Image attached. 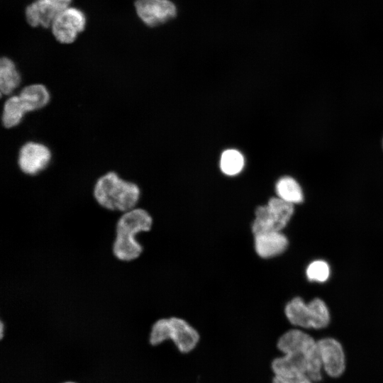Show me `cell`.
I'll return each mask as SVG.
<instances>
[{"mask_svg":"<svg viewBox=\"0 0 383 383\" xmlns=\"http://www.w3.org/2000/svg\"><path fill=\"white\" fill-rule=\"evenodd\" d=\"M277 348L284 355L272 362L274 375H306L312 382L322 379L323 366L317 341L309 334L299 329L289 330L279 338Z\"/></svg>","mask_w":383,"mask_h":383,"instance_id":"1","label":"cell"},{"mask_svg":"<svg viewBox=\"0 0 383 383\" xmlns=\"http://www.w3.org/2000/svg\"><path fill=\"white\" fill-rule=\"evenodd\" d=\"M152 224L151 214L142 207L120 214L116 221L115 238L111 245L115 258L123 262L138 260L142 255L143 246L137 237L149 232Z\"/></svg>","mask_w":383,"mask_h":383,"instance_id":"2","label":"cell"},{"mask_svg":"<svg viewBox=\"0 0 383 383\" xmlns=\"http://www.w3.org/2000/svg\"><path fill=\"white\" fill-rule=\"evenodd\" d=\"M91 195L101 209L121 214L138 207L141 189L135 182L123 178L115 171H109L96 179Z\"/></svg>","mask_w":383,"mask_h":383,"instance_id":"3","label":"cell"},{"mask_svg":"<svg viewBox=\"0 0 383 383\" xmlns=\"http://www.w3.org/2000/svg\"><path fill=\"white\" fill-rule=\"evenodd\" d=\"M167 340H172L181 353H187L198 344L199 335L195 328L182 318H160L152 326L150 343L152 345H157Z\"/></svg>","mask_w":383,"mask_h":383,"instance_id":"4","label":"cell"},{"mask_svg":"<svg viewBox=\"0 0 383 383\" xmlns=\"http://www.w3.org/2000/svg\"><path fill=\"white\" fill-rule=\"evenodd\" d=\"M284 313L293 326L304 328L322 329L330 322L329 310L318 298L308 304L300 297L294 298L286 305Z\"/></svg>","mask_w":383,"mask_h":383,"instance_id":"5","label":"cell"},{"mask_svg":"<svg viewBox=\"0 0 383 383\" xmlns=\"http://www.w3.org/2000/svg\"><path fill=\"white\" fill-rule=\"evenodd\" d=\"M294 213V205L278 197L271 198L267 204L258 206L252 225L254 235L268 232L280 231Z\"/></svg>","mask_w":383,"mask_h":383,"instance_id":"6","label":"cell"},{"mask_svg":"<svg viewBox=\"0 0 383 383\" xmlns=\"http://www.w3.org/2000/svg\"><path fill=\"white\" fill-rule=\"evenodd\" d=\"M52 159L50 148L43 143L28 141L19 149L17 165L25 175L35 177L45 171Z\"/></svg>","mask_w":383,"mask_h":383,"instance_id":"7","label":"cell"},{"mask_svg":"<svg viewBox=\"0 0 383 383\" xmlns=\"http://www.w3.org/2000/svg\"><path fill=\"white\" fill-rule=\"evenodd\" d=\"M86 26L84 13L79 9L68 7L60 12L52 21L50 29L55 40L62 44L74 42Z\"/></svg>","mask_w":383,"mask_h":383,"instance_id":"8","label":"cell"},{"mask_svg":"<svg viewBox=\"0 0 383 383\" xmlns=\"http://www.w3.org/2000/svg\"><path fill=\"white\" fill-rule=\"evenodd\" d=\"M134 7L138 18L150 28L165 24L177 15V7L171 0H135Z\"/></svg>","mask_w":383,"mask_h":383,"instance_id":"9","label":"cell"},{"mask_svg":"<svg viewBox=\"0 0 383 383\" xmlns=\"http://www.w3.org/2000/svg\"><path fill=\"white\" fill-rule=\"evenodd\" d=\"M72 0H34L25 9V18L33 27L50 28L56 16L70 7Z\"/></svg>","mask_w":383,"mask_h":383,"instance_id":"10","label":"cell"},{"mask_svg":"<svg viewBox=\"0 0 383 383\" xmlns=\"http://www.w3.org/2000/svg\"><path fill=\"white\" fill-rule=\"evenodd\" d=\"M323 370L331 377H340L346 367L345 355L341 343L333 338L317 340Z\"/></svg>","mask_w":383,"mask_h":383,"instance_id":"11","label":"cell"},{"mask_svg":"<svg viewBox=\"0 0 383 383\" xmlns=\"http://www.w3.org/2000/svg\"><path fill=\"white\" fill-rule=\"evenodd\" d=\"M255 249L263 258H269L282 253L288 246L287 237L280 231H268L254 235Z\"/></svg>","mask_w":383,"mask_h":383,"instance_id":"12","label":"cell"},{"mask_svg":"<svg viewBox=\"0 0 383 383\" xmlns=\"http://www.w3.org/2000/svg\"><path fill=\"white\" fill-rule=\"evenodd\" d=\"M18 95L28 113L44 108L50 100L48 88L40 83L23 87Z\"/></svg>","mask_w":383,"mask_h":383,"instance_id":"13","label":"cell"},{"mask_svg":"<svg viewBox=\"0 0 383 383\" xmlns=\"http://www.w3.org/2000/svg\"><path fill=\"white\" fill-rule=\"evenodd\" d=\"M21 75L16 65L11 58L2 57L0 60V92L9 96L20 86Z\"/></svg>","mask_w":383,"mask_h":383,"instance_id":"14","label":"cell"},{"mask_svg":"<svg viewBox=\"0 0 383 383\" xmlns=\"http://www.w3.org/2000/svg\"><path fill=\"white\" fill-rule=\"evenodd\" d=\"M27 113L18 95H10L7 96L3 105L2 124L6 128L16 127L22 121Z\"/></svg>","mask_w":383,"mask_h":383,"instance_id":"15","label":"cell"},{"mask_svg":"<svg viewBox=\"0 0 383 383\" xmlns=\"http://www.w3.org/2000/svg\"><path fill=\"white\" fill-rule=\"evenodd\" d=\"M277 197L292 204H300L304 200V194L299 184L292 177L284 176L277 182Z\"/></svg>","mask_w":383,"mask_h":383,"instance_id":"16","label":"cell"},{"mask_svg":"<svg viewBox=\"0 0 383 383\" xmlns=\"http://www.w3.org/2000/svg\"><path fill=\"white\" fill-rule=\"evenodd\" d=\"M245 165L243 154L235 149H228L223 152L220 159V168L222 172L228 176L239 174Z\"/></svg>","mask_w":383,"mask_h":383,"instance_id":"17","label":"cell"},{"mask_svg":"<svg viewBox=\"0 0 383 383\" xmlns=\"http://www.w3.org/2000/svg\"><path fill=\"white\" fill-rule=\"evenodd\" d=\"M306 277L310 281L326 282L330 275V267L324 260H315L307 267Z\"/></svg>","mask_w":383,"mask_h":383,"instance_id":"18","label":"cell"},{"mask_svg":"<svg viewBox=\"0 0 383 383\" xmlns=\"http://www.w3.org/2000/svg\"><path fill=\"white\" fill-rule=\"evenodd\" d=\"M272 383H312L306 375H299L291 377L276 376L272 379Z\"/></svg>","mask_w":383,"mask_h":383,"instance_id":"19","label":"cell"},{"mask_svg":"<svg viewBox=\"0 0 383 383\" xmlns=\"http://www.w3.org/2000/svg\"><path fill=\"white\" fill-rule=\"evenodd\" d=\"M3 334H4V323H3V321H1V325H0V337H1V338H3Z\"/></svg>","mask_w":383,"mask_h":383,"instance_id":"20","label":"cell"},{"mask_svg":"<svg viewBox=\"0 0 383 383\" xmlns=\"http://www.w3.org/2000/svg\"><path fill=\"white\" fill-rule=\"evenodd\" d=\"M64 383H75V382H64Z\"/></svg>","mask_w":383,"mask_h":383,"instance_id":"21","label":"cell"},{"mask_svg":"<svg viewBox=\"0 0 383 383\" xmlns=\"http://www.w3.org/2000/svg\"><path fill=\"white\" fill-rule=\"evenodd\" d=\"M382 146H383V140H382Z\"/></svg>","mask_w":383,"mask_h":383,"instance_id":"22","label":"cell"}]
</instances>
